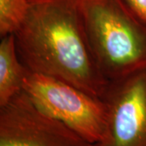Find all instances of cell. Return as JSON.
I'll return each mask as SVG.
<instances>
[{"label":"cell","mask_w":146,"mask_h":146,"mask_svg":"<svg viewBox=\"0 0 146 146\" xmlns=\"http://www.w3.org/2000/svg\"><path fill=\"white\" fill-rule=\"evenodd\" d=\"M14 35L18 55L29 72L59 79L102 98L109 81L89 46L80 0H29Z\"/></svg>","instance_id":"obj_1"},{"label":"cell","mask_w":146,"mask_h":146,"mask_svg":"<svg viewBox=\"0 0 146 146\" xmlns=\"http://www.w3.org/2000/svg\"><path fill=\"white\" fill-rule=\"evenodd\" d=\"M80 10L95 60L108 81L146 69V22L123 0H80Z\"/></svg>","instance_id":"obj_2"},{"label":"cell","mask_w":146,"mask_h":146,"mask_svg":"<svg viewBox=\"0 0 146 146\" xmlns=\"http://www.w3.org/2000/svg\"><path fill=\"white\" fill-rule=\"evenodd\" d=\"M38 109L95 145L104 138L107 110L103 100L66 81L28 71L23 90Z\"/></svg>","instance_id":"obj_3"},{"label":"cell","mask_w":146,"mask_h":146,"mask_svg":"<svg viewBox=\"0 0 146 146\" xmlns=\"http://www.w3.org/2000/svg\"><path fill=\"white\" fill-rule=\"evenodd\" d=\"M0 146H94L38 109L24 91L0 106Z\"/></svg>","instance_id":"obj_4"},{"label":"cell","mask_w":146,"mask_h":146,"mask_svg":"<svg viewBox=\"0 0 146 146\" xmlns=\"http://www.w3.org/2000/svg\"><path fill=\"white\" fill-rule=\"evenodd\" d=\"M102 99L107 125L94 146H146V69L109 81Z\"/></svg>","instance_id":"obj_5"},{"label":"cell","mask_w":146,"mask_h":146,"mask_svg":"<svg viewBox=\"0 0 146 146\" xmlns=\"http://www.w3.org/2000/svg\"><path fill=\"white\" fill-rule=\"evenodd\" d=\"M27 69L18 55L14 33L2 36L0 42V106L23 90Z\"/></svg>","instance_id":"obj_6"},{"label":"cell","mask_w":146,"mask_h":146,"mask_svg":"<svg viewBox=\"0 0 146 146\" xmlns=\"http://www.w3.org/2000/svg\"><path fill=\"white\" fill-rule=\"evenodd\" d=\"M29 0H0V35L14 33L24 20Z\"/></svg>","instance_id":"obj_7"},{"label":"cell","mask_w":146,"mask_h":146,"mask_svg":"<svg viewBox=\"0 0 146 146\" xmlns=\"http://www.w3.org/2000/svg\"><path fill=\"white\" fill-rule=\"evenodd\" d=\"M136 16L146 22V0H123Z\"/></svg>","instance_id":"obj_8"}]
</instances>
